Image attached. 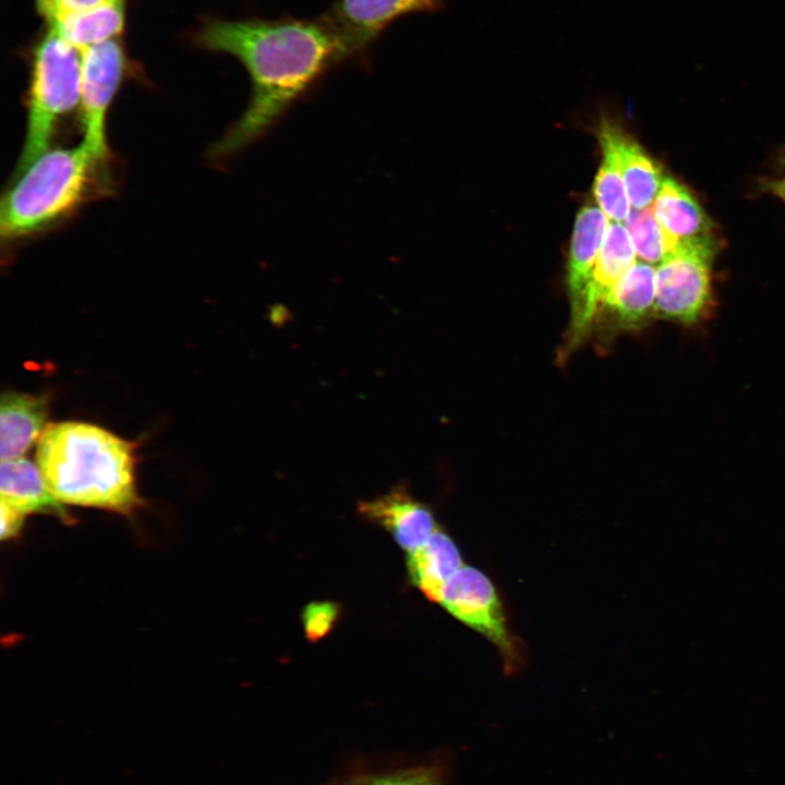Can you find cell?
<instances>
[{
    "label": "cell",
    "mask_w": 785,
    "mask_h": 785,
    "mask_svg": "<svg viewBox=\"0 0 785 785\" xmlns=\"http://www.w3.org/2000/svg\"><path fill=\"white\" fill-rule=\"evenodd\" d=\"M124 17V5L104 2L84 12L55 16L48 22L80 50L116 38L123 31Z\"/></svg>",
    "instance_id": "18"
},
{
    "label": "cell",
    "mask_w": 785,
    "mask_h": 785,
    "mask_svg": "<svg viewBox=\"0 0 785 785\" xmlns=\"http://www.w3.org/2000/svg\"><path fill=\"white\" fill-rule=\"evenodd\" d=\"M205 49L237 58L252 95L241 118L214 146L231 155L264 135L326 71L354 55L325 16L210 20L197 34Z\"/></svg>",
    "instance_id": "1"
},
{
    "label": "cell",
    "mask_w": 785,
    "mask_h": 785,
    "mask_svg": "<svg viewBox=\"0 0 785 785\" xmlns=\"http://www.w3.org/2000/svg\"><path fill=\"white\" fill-rule=\"evenodd\" d=\"M652 209L662 227L679 242L712 238V225L702 207L673 178H664Z\"/></svg>",
    "instance_id": "17"
},
{
    "label": "cell",
    "mask_w": 785,
    "mask_h": 785,
    "mask_svg": "<svg viewBox=\"0 0 785 785\" xmlns=\"http://www.w3.org/2000/svg\"><path fill=\"white\" fill-rule=\"evenodd\" d=\"M599 140L615 156L631 207L651 206L664 180L659 165L635 140L609 121L601 123Z\"/></svg>",
    "instance_id": "11"
},
{
    "label": "cell",
    "mask_w": 785,
    "mask_h": 785,
    "mask_svg": "<svg viewBox=\"0 0 785 785\" xmlns=\"http://www.w3.org/2000/svg\"><path fill=\"white\" fill-rule=\"evenodd\" d=\"M83 142L99 161L107 157L106 116L125 69V53L116 38L80 49Z\"/></svg>",
    "instance_id": "7"
},
{
    "label": "cell",
    "mask_w": 785,
    "mask_h": 785,
    "mask_svg": "<svg viewBox=\"0 0 785 785\" xmlns=\"http://www.w3.org/2000/svg\"><path fill=\"white\" fill-rule=\"evenodd\" d=\"M81 84V51L49 24L34 50L20 172L49 149L58 121L80 106Z\"/></svg>",
    "instance_id": "4"
},
{
    "label": "cell",
    "mask_w": 785,
    "mask_h": 785,
    "mask_svg": "<svg viewBox=\"0 0 785 785\" xmlns=\"http://www.w3.org/2000/svg\"><path fill=\"white\" fill-rule=\"evenodd\" d=\"M50 397L47 394L5 391L0 399L1 461L22 457L46 430Z\"/></svg>",
    "instance_id": "12"
},
{
    "label": "cell",
    "mask_w": 785,
    "mask_h": 785,
    "mask_svg": "<svg viewBox=\"0 0 785 785\" xmlns=\"http://www.w3.org/2000/svg\"><path fill=\"white\" fill-rule=\"evenodd\" d=\"M369 785H438L435 777L427 771L408 770L384 775L373 780Z\"/></svg>",
    "instance_id": "23"
},
{
    "label": "cell",
    "mask_w": 785,
    "mask_h": 785,
    "mask_svg": "<svg viewBox=\"0 0 785 785\" xmlns=\"http://www.w3.org/2000/svg\"><path fill=\"white\" fill-rule=\"evenodd\" d=\"M712 238L683 241L656 268L655 315L695 324L711 300Z\"/></svg>",
    "instance_id": "5"
},
{
    "label": "cell",
    "mask_w": 785,
    "mask_h": 785,
    "mask_svg": "<svg viewBox=\"0 0 785 785\" xmlns=\"http://www.w3.org/2000/svg\"><path fill=\"white\" fill-rule=\"evenodd\" d=\"M105 0H38V9L48 20L67 13H77L94 9Z\"/></svg>",
    "instance_id": "22"
},
{
    "label": "cell",
    "mask_w": 785,
    "mask_h": 785,
    "mask_svg": "<svg viewBox=\"0 0 785 785\" xmlns=\"http://www.w3.org/2000/svg\"><path fill=\"white\" fill-rule=\"evenodd\" d=\"M341 613V606L333 601L309 603L302 612L305 637L316 642L326 637L335 627Z\"/></svg>",
    "instance_id": "21"
},
{
    "label": "cell",
    "mask_w": 785,
    "mask_h": 785,
    "mask_svg": "<svg viewBox=\"0 0 785 785\" xmlns=\"http://www.w3.org/2000/svg\"><path fill=\"white\" fill-rule=\"evenodd\" d=\"M358 511L389 532L408 553L422 546L438 529L430 508L401 484L384 495L359 502Z\"/></svg>",
    "instance_id": "10"
},
{
    "label": "cell",
    "mask_w": 785,
    "mask_h": 785,
    "mask_svg": "<svg viewBox=\"0 0 785 785\" xmlns=\"http://www.w3.org/2000/svg\"><path fill=\"white\" fill-rule=\"evenodd\" d=\"M624 225L637 256L648 264L660 265L679 243L659 222L652 206L631 208Z\"/></svg>",
    "instance_id": "19"
},
{
    "label": "cell",
    "mask_w": 785,
    "mask_h": 785,
    "mask_svg": "<svg viewBox=\"0 0 785 785\" xmlns=\"http://www.w3.org/2000/svg\"><path fill=\"white\" fill-rule=\"evenodd\" d=\"M603 160L594 179L593 193L599 207L611 221L624 224L631 204L613 152L601 145Z\"/></svg>",
    "instance_id": "20"
},
{
    "label": "cell",
    "mask_w": 785,
    "mask_h": 785,
    "mask_svg": "<svg viewBox=\"0 0 785 785\" xmlns=\"http://www.w3.org/2000/svg\"><path fill=\"white\" fill-rule=\"evenodd\" d=\"M98 162L83 141L40 155L21 171L2 201L1 235L17 239L31 234L69 213L82 200Z\"/></svg>",
    "instance_id": "3"
},
{
    "label": "cell",
    "mask_w": 785,
    "mask_h": 785,
    "mask_svg": "<svg viewBox=\"0 0 785 785\" xmlns=\"http://www.w3.org/2000/svg\"><path fill=\"white\" fill-rule=\"evenodd\" d=\"M656 268L643 261H636L623 276L605 301L616 324L623 328H636L655 315Z\"/></svg>",
    "instance_id": "16"
},
{
    "label": "cell",
    "mask_w": 785,
    "mask_h": 785,
    "mask_svg": "<svg viewBox=\"0 0 785 785\" xmlns=\"http://www.w3.org/2000/svg\"><path fill=\"white\" fill-rule=\"evenodd\" d=\"M462 566L457 545L439 529L407 556V569L412 584L433 602L440 601L445 584Z\"/></svg>",
    "instance_id": "15"
},
{
    "label": "cell",
    "mask_w": 785,
    "mask_h": 785,
    "mask_svg": "<svg viewBox=\"0 0 785 785\" xmlns=\"http://www.w3.org/2000/svg\"><path fill=\"white\" fill-rule=\"evenodd\" d=\"M439 603L457 619L494 642L508 671L521 663L520 645L507 628L494 584L482 571L462 566L445 584Z\"/></svg>",
    "instance_id": "6"
},
{
    "label": "cell",
    "mask_w": 785,
    "mask_h": 785,
    "mask_svg": "<svg viewBox=\"0 0 785 785\" xmlns=\"http://www.w3.org/2000/svg\"><path fill=\"white\" fill-rule=\"evenodd\" d=\"M443 3L444 0H334L323 15L357 57L396 20L435 11Z\"/></svg>",
    "instance_id": "8"
},
{
    "label": "cell",
    "mask_w": 785,
    "mask_h": 785,
    "mask_svg": "<svg viewBox=\"0 0 785 785\" xmlns=\"http://www.w3.org/2000/svg\"><path fill=\"white\" fill-rule=\"evenodd\" d=\"M773 191L785 200V178L774 183Z\"/></svg>",
    "instance_id": "25"
},
{
    "label": "cell",
    "mask_w": 785,
    "mask_h": 785,
    "mask_svg": "<svg viewBox=\"0 0 785 785\" xmlns=\"http://www.w3.org/2000/svg\"><path fill=\"white\" fill-rule=\"evenodd\" d=\"M636 256L625 225L611 221L588 288L580 302L572 309L573 342L584 335L615 286L636 263Z\"/></svg>",
    "instance_id": "9"
},
{
    "label": "cell",
    "mask_w": 785,
    "mask_h": 785,
    "mask_svg": "<svg viewBox=\"0 0 785 785\" xmlns=\"http://www.w3.org/2000/svg\"><path fill=\"white\" fill-rule=\"evenodd\" d=\"M1 499L24 515L48 514L64 523L73 520L60 500L49 490L37 463L23 457L1 461Z\"/></svg>",
    "instance_id": "13"
},
{
    "label": "cell",
    "mask_w": 785,
    "mask_h": 785,
    "mask_svg": "<svg viewBox=\"0 0 785 785\" xmlns=\"http://www.w3.org/2000/svg\"><path fill=\"white\" fill-rule=\"evenodd\" d=\"M1 540H10L15 538L24 522L26 515L21 512L19 509L10 505L9 503L1 499Z\"/></svg>",
    "instance_id": "24"
},
{
    "label": "cell",
    "mask_w": 785,
    "mask_h": 785,
    "mask_svg": "<svg viewBox=\"0 0 785 785\" xmlns=\"http://www.w3.org/2000/svg\"><path fill=\"white\" fill-rule=\"evenodd\" d=\"M36 461L62 504L124 516L143 505L135 485V445L100 426L75 421L47 424Z\"/></svg>",
    "instance_id": "2"
},
{
    "label": "cell",
    "mask_w": 785,
    "mask_h": 785,
    "mask_svg": "<svg viewBox=\"0 0 785 785\" xmlns=\"http://www.w3.org/2000/svg\"><path fill=\"white\" fill-rule=\"evenodd\" d=\"M609 224L603 210L594 205L582 207L577 215L567 263V285L572 309L588 288Z\"/></svg>",
    "instance_id": "14"
}]
</instances>
